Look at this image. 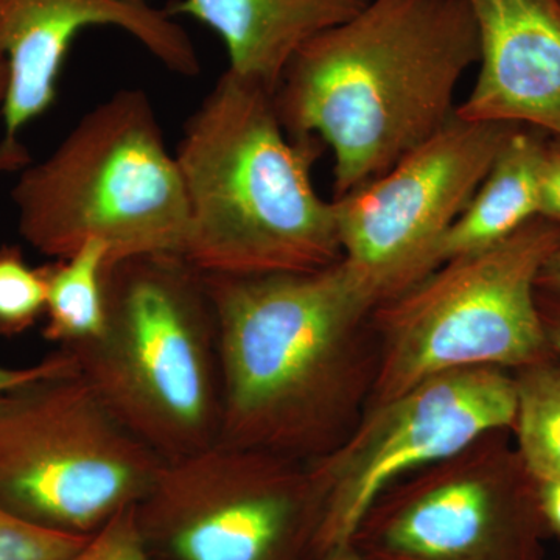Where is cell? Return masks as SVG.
<instances>
[{
	"label": "cell",
	"instance_id": "5bb4252c",
	"mask_svg": "<svg viewBox=\"0 0 560 560\" xmlns=\"http://www.w3.org/2000/svg\"><path fill=\"white\" fill-rule=\"evenodd\" d=\"M371 0H176L167 11L201 22L224 44L228 70L275 94L290 61Z\"/></svg>",
	"mask_w": 560,
	"mask_h": 560
},
{
	"label": "cell",
	"instance_id": "30bf717a",
	"mask_svg": "<svg viewBox=\"0 0 560 560\" xmlns=\"http://www.w3.org/2000/svg\"><path fill=\"white\" fill-rule=\"evenodd\" d=\"M514 127L455 114L389 171L331 200L342 259L370 280L381 304L436 270L445 234Z\"/></svg>",
	"mask_w": 560,
	"mask_h": 560
},
{
	"label": "cell",
	"instance_id": "2e32d148",
	"mask_svg": "<svg viewBox=\"0 0 560 560\" xmlns=\"http://www.w3.org/2000/svg\"><path fill=\"white\" fill-rule=\"evenodd\" d=\"M109 248L90 241L68 257L44 265L47 305L43 335L60 349H77L97 340L105 330Z\"/></svg>",
	"mask_w": 560,
	"mask_h": 560
},
{
	"label": "cell",
	"instance_id": "ba28073f",
	"mask_svg": "<svg viewBox=\"0 0 560 560\" xmlns=\"http://www.w3.org/2000/svg\"><path fill=\"white\" fill-rule=\"evenodd\" d=\"M135 511L147 547L171 560H320L311 464L279 453L217 441L164 460Z\"/></svg>",
	"mask_w": 560,
	"mask_h": 560
},
{
	"label": "cell",
	"instance_id": "9c48e42d",
	"mask_svg": "<svg viewBox=\"0 0 560 560\" xmlns=\"http://www.w3.org/2000/svg\"><path fill=\"white\" fill-rule=\"evenodd\" d=\"M517 415V385L500 368L442 372L377 401L348 441L312 459L320 497L319 559L349 547L401 475L441 464Z\"/></svg>",
	"mask_w": 560,
	"mask_h": 560
},
{
	"label": "cell",
	"instance_id": "484cf974",
	"mask_svg": "<svg viewBox=\"0 0 560 560\" xmlns=\"http://www.w3.org/2000/svg\"><path fill=\"white\" fill-rule=\"evenodd\" d=\"M320 560H370V559L364 558V556L360 555V552L357 551L355 548L352 547V545H349V547L342 548V550L330 552V555H327L326 558L320 559Z\"/></svg>",
	"mask_w": 560,
	"mask_h": 560
},
{
	"label": "cell",
	"instance_id": "7a4b0ae2",
	"mask_svg": "<svg viewBox=\"0 0 560 560\" xmlns=\"http://www.w3.org/2000/svg\"><path fill=\"white\" fill-rule=\"evenodd\" d=\"M202 276L219 331V441L302 460L324 455L349 348L381 305L377 290L342 257L313 271Z\"/></svg>",
	"mask_w": 560,
	"mask_h": 560
},
{
	"label": "cell",
	"instance_id": "8fae6325",
	"mask_svg": "<svg viewBox=\"0 0 560 560\" xmlns=\"http://www.w3.org/2000/svg\"><path fill=\"white\" fill-rule=\"evenodd\" d=\"M350 545L370 560H539L529 504L464 452L383 493Z\"/></svg>",
	"mask_w": 560,
	"mask_h": 560
},
{
	"label": "cell",
	"instance_id": "603a6c76",
	"mask_svg": "<svg viewBox=\"0 0 560 560\" xmlns=\"http://www.w3.org/2000/svg\"><path fill=\"white\" fill-rule=\"evenodd\" d=\"M541 514L560 533V481L540 485Z\"/></svg>",
	"mask_w": 560,
	"mask_h": 560
},
{
	"label": "cell",
	"instance_id": "4fadbf2b",
	"mask_svg": "<svg viewBox=\"0 0 560 560\" xmlns=\"http://www.w3.org/2000/svg\"><path fill=\"white\" fill-rule=\"evenodd\" d=\"M480 72L456 117L560 139V0H467Z\"/></svg>",
	"mask_w": 560,
	"mask_h": 560
},
{
	"label": "cell",
	"instance_id": "277c9868",
	"mask_svg": "<svg viewBox=\"0 0 560 560\" xmlns=\"http://www.w3.org/2000/svg\"><path fill=\"white\" fill-rule=\"evenodd\" d=\"M106 324L73 353L83 381L162 460L220 440L215 312L205 276L175 254L132 257L105 272Z\"/></svg>",
	"mask_w": 560,
	"mask_h": 560
},
{
	"label": "cell",
	"instance_id": "ac0fdd59",
	"mask_svg": "<svg viewBox=\"0 0 560 560\" xmlns=\"http://www.w3.org/2000/svg\"><path fill=\"white\" fill-rule=\"evenodd\" d=\"M46 267H32L20 246H0V337L25 334L44 319Z\"/></svg>",
	"mask_w": 560,
	"mask_h": 560
},
{
	"label": "cell",
	"instance_id": "e0dca14e",
	"mask_svg": "<svg viewBox=\"0 0 560 560\" xmlns=\"http://www.w3.org/2000/svg\"><path fill=\"white\" fill-rule=\"evenodd\" d=\"M517 385L518 445L534 480L560 481V368L530 366Z\"/></svg>",
	"mask_w": 560,
	"mask_h": 560
},
{
	"label": "cell",
	"instance_id": "ffe728a7",
	"mask_svg": "<svg viewBox=\"0 0 560 560\" xmlns=\"http://www.w3.org/2000/svg\"><path fill=\"white\" fill-rule=\"evenodd\" d=\"M72 368H77L75 357L66 349L57 350V352L50 353L49 357L38 361V363L31 364V366L10 368L0 364V396L7 390L35 381V378L43 377V375L72 370Z\"/></svg>",
	"mask_w": 560,
	"mask_h": 560
},
{
	"label": "cell",
	"instance_id": "8992f818",
	"mask_svg": "<svg viewBox=\"0 0 560 560\" xmlns=\"http://www.w3.org/2000/svg\"><path fill=\"white\" fill-rule=\"evenodd\" d=\"M560 224L529 221L499 245L464 254L372 312L382 334L375 404L470 368L523 366L548 345L537 280Z\"/></svg>",
	"mask_w": 560,
	"mask_h": 560
},
{
	"label": "cell",
	"instance_id": "cb8c5ba5",
	"mask_svg": "<svg viewBox=\"0 0 560 560\" xmlns=\"http://www.w3.org/2000/svg\"><path fill=\"white\" fill-rule=\"evenodd\" d=\"M537 289L545 294L560 298V248L547 260L541 268Z\"/></svg>",
	"mask_w": 560,
	"mask_h": 560
},
{
	"label": "cell",
	"instance_id": "6da1fadb",
	"mask_svg": "<svg viewBox=\"0 0 560 560\" xmlns=\"http://www.w3.org/2000/svg\"><path fill=\"white\" fill-rule=\"evenodd\" d=\"M480 61L467 0H371L308 40L275 92L293 139L334 153V198L383 175L455 117V94Z\"/></svg>",
	"mask_w": 560,
	"mask_h": 560
},
{
	"label": "cell",
	"instance_id": "44dd1931",
	"mask_svg": "<svg viewBox=\"0 0 560 560\" xmlns=\"http://www.w3.org/2000/svg\"><path fill=\"white\" fill-rule=\"evenodd\" d=\"M540 217L560 224V139H548L541 171Z\"/></svg>",
	"mask_w": 560,
	"mask_h": 560
},
{
	"label": "cell",
	"instance_id": "9a60e30c",
	"mask_svg": "<svg viewBox=\"0 0 560 560\" xmlns=\"http://www.w3.org/2000/svg\"><path fill=\"white\" fill-rule=\"evenodd\" d=\"M550 136L514 127L467 208L438 249L444 261L499 245L540 217V184Z\"/></svg>",
	"mask_w": 560,
	"mask_h": 560
},
{
	"label": "cell",
	"instance_id": "d4e9b609",
	"mask_svg": "<svg viewBox=\"0 0 560 560\" xmlns=\"http://www.w3.org/2000/svg\"><path fill=\"white\" fill-rule=\"evenodd\" d=\"M10 90V66L5 55L0 54V110L7 101Z\"/></svg>",
	"mask_w": 560,
	"mask_h": 560
},
{
	"label": "cell",
	"instance_id": "7402d4cb",
	"mask_svg": "<svg viewBox=\"0 0 560 560\" xmlns=\"http://www.w3.org/2000/svg\"><path fill=\"white\" fill-rule=\"evenodd\" d=\"M539 307L548 345L560 353V298L545 294L539 300Z\"/></svg>",
	"mask_w": 560,
	"mask_h": 560
},
{
	"label": "cell",
	"instance_id": "d6986e66",
	"mask_svg": "<svg viewBox=\"0 0 560 560\" xmlns=\"http://www.w3.org/2000/svg\"><path fill=\"white\" fill-rule=\"evenodd\" d=\"M90 537L39 525L0 503V560H68Z\"/></svg>",
	"mask_w": 560,
	"mask_h": 560
},
{
	"label": "cell",
	"instance_id": "3957f363",
	"mask_svg": "<svg viewBox=\"0 0 560 560\" xmlns=\"http://www.w3.org/2000/svg\"><path fill=\"white\" fill-rule=\"evenodd\" d=\"M323 142L293 139L275 94L226 69L176 150L189 226L180 257L202 275L313 271L342 257L334 202L313 183Z\"/></svg>",
	"mask_w": 560,
	"mask_h": 560
},
{
	"label": "cell",
	"instance_id": "52a82bcc",
	"mask_svg": "<svg viewBox=\"0 0 560 560\" xmlns=\"http://www.w3.org/2000/svg\"><path fill=\"white\" fill-rule=\"evenodd\" d=\"M162 463L79 366L0 396V503L28 521L91 536L142 500Z\"/></svg>",
	"mask_w": 560,
	"mask_h": 560
},
{
	"label": "cell",
	"instance_id": "7c38bea8",
	"mask_svg": "<svg viewBox=\"0 0 560 560\" xmlns=\"http://www.w3.org/2000/svg\"><path fill=\"white\" fill-rule=\"evenodd\" d=\"M90 27L128 33L173 73H201L189 33L167 9H158L150 0H0V54L10 66L0 173L22 172L31 165L22 132L57 101L70 47Z\"/></svg>",
	"mask_w": 560,
	"mask_h": 560
},
{
	"label": "cell",
	"instance_id": "5b68a950",
	"mask_svg": "<svg viewBox=\"0 0 560 560\" xmlns=\"http://www.w3.org/2000/svg\"><path fill=\"white\" fill-rule=\"evenodd\" d=\"M24 241L51 259L90 241L109 248V270L132 257L180 256L189 212L175 154L142 90L106 98L11 191Z\"/></svg>",
	"mask_w": 560,
	"mask_h": 560
}]
</instances>
